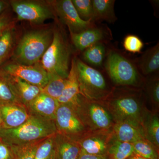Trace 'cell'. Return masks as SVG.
<instances>
[{
    "label": "cell",
    "mask_w": 159,
    "mask_h": 159,
    "mask_svg": "<svg viewBox=\"0 0 159 159\" xmlns=\"http://www.w3.org/2000/svg\"><path fill=\"white\" fill-rule=\"evenodd\" d=\"M77 159H110V158L108 155H97L90 154L86 153L81 150L79 157Z\"/></svg>",
    "instance_id": "cell-36"
},
{
    "label": "cell",
    "mask_w": 159,
    "mask_h": 159,
    "mask_svg": "<svg viewBox=\"0 0 159 159\" xmlns=\"http://www.w3.org/2000/svg\"><path fill=\"white\" fill-rule=\"evenodd\" d=\"M106 50L104 43H99L90 46L83 51V58L89 64L96 67L102 66Z\"/></svg>",
    "instance_id": "cell-23"
},
{
    "label": "cell",
    "mask_w": 159,
    "mask_h": 159,
    "mask_svg": "<svg viewBox=\"0 0 159 159\" xmlns=\"http://www.w3.org/2000/svg\"><path fill=\"white\" fill-rule=\"evenodd\" d=\"M14 23L7 15L3 13L0 15V32L14 27Z\"/></svg>",
    "instance_id": "cell-35"
},
{
    "label": "cell",
    "mask_w": 159,
    "mask_h": 159,
    "mask_svg": "<svg viewBox=\"0 0 159 159\" xmlns=\"http://www.w3.org/2000/svg\"><path fill=\"white\" fill-rule=\"evenodd\" d=\"M53 6L61 22L69 28L70 33H79L95 26L91 20H84L80 17L71 0L54 1Z\"/></svg>",
    "instance_id": "cell-11"
},
{
    "label": "cell",
    "mask_w": 159,
    "mask_h": 159,
    "mask_svg": "<svg viewBox=\"0 0 159 159\" xmlns=\"http://www.w3.org/2000/svg\"><path fill=\"white\" fill-rule=\"evenodd\" d=\"M55 159H77L81 149L77 141L56 133L54 137Z\"/></svg>",
    "instance_id": "cell-19"
},
{
    "label": "cell",
    "mask_w": 159,
    "mask_h": 159,
    "mask_svg": "<svg viewBox=\"0 0 159 159\" xmlns=\"http://www.w3.org/2000/svg\"><path fill=\"white\" fill-rule=\"evenodd\" d=\"M59 104L56 99L41 93L30 102L27 108L32 115L54 121Z\"/></svg>",
    "instance_id": "cell-17"
},
{
    "label": "cell",
    "mask_w": 159,
    "mask_h": 159,
    "mask_svg": "<svg viewBox=\"0 0 159 159\" xmlns=\"http://www.w3.org/2000/svg\"><path fill=\"white\" fill-rule=\"evenodd\" d=\"M8 4L5 1L0 0V15L4 13V11L8 7Z\"/></svg>",
    "instance_id": "cell-37"
},
{
    "label": "cell",
    "mask_w": 159,
    "mask_h": 159,
    "mask_svg": "<svg viewBox=\"0 0 159 159\" xmlns=\"http://www.w3.org/2000/svg\"><path fill=\"white\" fill-rule=\"evenodd\" d=\"M13 28L5 30L0 36V65L11 52L13 43Z\"/></svg>",
    "instance_id": "cell-28"
},
{
    "label": "cell",
    "mask_w": 159,
    "mask_h": 159,
    "mask_svg": "<svg viewBox=\"0 0 159 159\" xmlns=\"http://www.w3.org/2000/svg\"><path fill=\"white\" fill-rule=\"evenodd\" d=\"M112 134L114 139L132 144L145 139L142 125L127 121L115 123Z\"/></svg>",
    "instance_id": "cell-18"
},
{
    "label": "cell",
    "mask_w": 159,
    "mask_h": 159,
    "mask_svg": "<svg viewBox=\"0 0 159 159\" xmlns=\"http://www.w3.org/2000/svg\"><path fill=\"white\" fill-rule=\"evenodd\" d=\"M12 10L18 19L28 21L35 24H41L49 19H54L55 16L48 6L34 1H11Z\"/></svg>",
    "instance_id": "cell-10"
},
{
    "label": "cell",
    "mask_w": 159,
    "mask_h": 159,
    "mask_svg": "<svg viewBox=\"0 0 159 159\" xmlns=\"http://www.w3.org/2000/svg\"><path fill=\"white\" fill-rule=\"evenodd\" d=\"M57 133L77 141L89 130L74 107L59 104L54 120Z\"/></svg>",
    "instance_id": "cell-8"
},
{
    "label": "cell",
    "mask_w": 159,
    "mask_h": 159,
    "mask_svg": "<svg viewBox=\"0 0 159 159\" xmlns=\"http://www.w3.org/2000/svg\"><path fill=\"white\" fill-rule=\"evenodd\" d=\"M0 116L4 128L19 127L29 119L31 116L28 109L18 103H0Z\"/></svg>",
    "instance_id": "cell-14"
},
{
    "label": "cell",
    "mask_w": 159,
    "mask_h": 159,
    "mask_svg": "<svg viewBox=\"0 0 159 159\" xmlns=\"http://www.w3.org/2000/svg\"><path fill=\"white\" fill-rule=\"evenodd\" d=\"M76 61L80 95L90 100H105L111 91L102 74L77 57Z\"/></svg>",
    "instance_id": "cell-6"
},
{
    "label": "cell",
    "mask_w": 159,
    "mask_h": 159,
    "mask_svg": "<svg viewBox=\"0 0 159 159\" xmlns=\"http://www.w3.org/2000/svg\"><path fill=\"white\" fill-rule=\"evenodd\" d=\"M104 66L109 77L116 85L137 86L141 81L137 66L119 51H109Z\"/></svg>",
    "instance_id": "cell-7"
},
{
    "label": "cell",
    "mask_w": 159,
    "mask_h": 159,
    "mask_svg": "<svg viewBox=\"0 0 159 159\" xmlns=\"http://www.w3.org/2000/svg\"><path fill=\"white\" fill-rule=\"evenodd\" d=\"M127 159H146L145 158L142 157L140 156L139 155H137L136 154L134 153L130 156L129 157H128Z\"/></svg>",
    "instance_id": "cell-38"
},
{
    "label": "cell",
    "mask_w": 159,
    "mask_h": 159,
    "mask_svg": "<svg viewBox=\"0 0 159 159\" xmlns=\"http://www.w3.org/2000/svg\"><path fill=\"white\" fill-rule=\"evenodd\" d=\"M43 140L20 146H13L15 155L13 159H34L38 146Z\"/></svg>",
    "instance_id": "cell-29"
},
{
    "label": "cell",
    "mask_w": 159,
    "mask_h": 159,
    "mask_svg": "<svg viewBox=\"0 0 159 159\" xmlns=\"http://www.w3.org/2000/svg\"><path fill=\"white\" fill-rule=\"evenodd\" d=\"M14 155L13 146L6 143L0 137V159H13Z\"/></svg>",
    "instance_id": "cell-34"
},
{
    "label": "cell",
    "mask_w": 159,
    "mask_h": 159,
    "mask_svg": "<svg viewBox=\"0 0 159 159\" xmlns=\"http://www.w3.org/2000/svg\"><path fill=\"white\" fill-rule=\"evenodd\" d=\"M132 144L134 153L146 159H159V150L146 139Z\"/></svg>",
    "instance_id": "cell-26"
},
{
    "label": "cell",
    "mask_w": 159,
    "mask_h": 159,
    "mask_svg": "<svg viewBox=\"0 0 159 159\" xmlns=\"http://www.w3.org/2000/svg\"><path fill=\"white\" fill-rule=\"evenodd\" d=\"M73 107L89 130L112 129L115 122L102 100H90L80 95L77 105Z\"/></svg>",
    "instance_id": "cell-5"
},
{
    "label": "cell",
    "mask_w": 159,
    "mask_h": 159,
    "mask_svg": "<svg viewBox=\"0 0 159 159\" xmlns=\"http://www.w3.org/2000/svg\"><path fill=\"white\" fill-rule=\"evenodd\" d=\"M77 13L84 20L92 21L93 15L92 0H71Z\"/></svg>",
    "instance_id": "cell-31"
},
{
    "label": "cell",
    "mask_w": 159,
    "mask_h": 159,
    "mask_svg": "<svg viewBox=\"0 0 159 159\" xmlns=\"http://www.w3.org/2000/svg\"><path fill=\"white\" fill-rule=\"evenodd\" d=\"M142 125L145 139L159 150V119L157 116L145 114Z\"/></svg>",
    "instance_id": "cell-22"
},
{
    "label": "cell",
    "mask_w": 159,
    "mask_h": 159,
    "mask_svg": "<svg viewBox=\"0 0 159 159\" xmlns=\"http://www.w3.org/2000/svg\"><path fill=\"white\" fill-rule=\"evenodd\" d=\"M53 31L42 29L29 31L20 39L14 51L15 62L33 65L39 62L52 42Z\"/></svg>",
    "instance_id": "cell-3"
},
{
    "label": "cell",
    "mask_w": 159,
    "mask_h": 159,
    "mask_svg": "<svg viewBox=\"0 0 159 159\" xmlns=\"http://www.w3.org/2000/svg\"><path fill=\"white\" fill-rule=\"evenodd\" d=\"M144 43L137 35L129 34L123 40V46L126 51L132 53H139L144 47Z\"/></svg>",
    "instance_id": "cell-32"
},
{
    "label": "cell",
    "mask_w": 159,
    "mask_h": 159,
    "mask_svg": "<svg viewBox=\"0 0 159 159\" xmlns=\"http://www.w3.org/2000/svg\"><path fill=\"white\" fill-rule=\"evenodd\" d=\"M0 74L6 77L19 102L26 107L42 93L41 88L17 77Z\"/></svg>",
    "instance_id": "cell-15"
},
{
    "label": "cell",
    "mask_w": 159,
    "mask_h": 159,
    "mask_svg": "<svg viewBox=\"0 0 159 159\" xmlns=\"http://www.w3.org/2000/svg\"><path fill=\"white\" fill-rule=\"evenodd\" d=\"M70 47L62 31H53L52 42L41 59L40 64L48 74H55L64 79L70 70Z\"/></svg>",
    "instance_id": "cell-4"
},
{
    "label": "cell",
    "mask_w": 159,
    "mask_h": 159,
    "mask_svg": "<svg viewBox=\"0 0 159 159\" xmlns=\"http://www.w3.org/2000/svg\"><path fill=\"white\" fill-rule=\"evenodd\" d=\"M140 93L127 91L115 93L111 91L102 100L115 123L127 121L142 125L144 115Z\"/></svg>",
    "instance_id": "cell-2"
},
{
    "label": "cell",
    "mask_w": 159,
    "mask_h": 159,
    "mask_svg": "<svg viewBox=\"0 0 159 159\" xmlns=\"http://www.w3.org/2000/svg\"><path fill=\"white\" fill-rule=\"evenodd\" d=\"M56 133L54 121L31 114L29 119L19 127L2 129L0 137L9 145L20 146L47 139Z\"/></svg>",
    "instance_id": "cell-1"
},
{
    "label": "cell",
    "mask_w": 159,
    "mask_h": 159,
    "mask_svg": "<svg viewBox=\"0 0 159 159\" xmlns=\"http://www.w3.org/2000/svg\"><path fill=\"white\" fill-rule=\"evenodd\" d=\"M55 134L41 142L35 152L34 159H55Z\"/></svg>",
    "instance_id": "cell-27"
},
{
    "label": "cell",
    "mask_w": 159,
    "mask_h": 159,
    "mask_svg": "<svg viewBox=\"0 0 159 159\" xmlns=\"http://www.w3.org/2000/svg\"><path fill=\"white\" fill-rule=\"evenodd\" d=\"M48 74V80L46 85L42 89V93L57 100L62 95L66 79L55 74Z\"/></svg>",
    "instance_id": "cell-24"
},
{
    "label": "cell",
    "mask_w": 159,
    "mask_h": 159,
    "mask_svg": "<svg viewBox=\"0 0 159 159\" xmlns=\"http://www.w3.org/2000/svg\"><path fill=\"white\" fill-rule=\"evenodd\" d=\"M137 66L145 75H149L159 70V42L144 52L138 60Z\"/></svg>",
    "instance_id": "cell-21"
},
{
    "label": "cell",
    "mask_w": 159,
    "mask_h": 159,
    "mask_svg": "<svg viewBox=\"0 0 159 159\" xmlns=\"http://www.w3.org/2000/svg\"><path fill=\"white\" fill-rule=\"evenodd\" d=\"M3 31H2V32H0V36H1V34H2V32H3Z\"/></svg>",
    "instance_id": "cell-40"
},
{
    "label": "cell",
    "mask_w": 159,
    "mask_h": 159,
    "mask_svg": "<svg viewBox=\"0 0 159 159\" xmlns=\"http://www.w3.org/2000/svg\"><path fill=\"white\" fill-rule=\"evenodd\" d=\"M76 57L72 60L68 76L66 79L62 95L57 99L59 104H67L75 107L78 103L80 94L77 80Z\"/></svg>",
    "instance_id": "cell-16"
},
{
    "label": "cell",
    "mask_w": 159,
    "mask_h": 159,
    "mask_svg": "<svg viewBox=\"0 0 159 159\" xmlns=\"http://www.w3.org/2000/svg\"><path fill=\"white\" fill-rule=\"evenodd\" d=\"M112 130L87 132L77 141L81 150L86 153L97 155H108L112 141Z\"/></svg>",
    "instance_id": "cell-12"
},
{
    "label": "cell",
    "mask_w": 159,
    "mask_h": 159,
    "mask_svg": "<svg viewBox=\"0 0 159 159\" xmlns=\"http://www.w3.org/2000/svg\"><path fill=\"white\" fill-rule=\"evenodd\" d=\"M8 103L21 104L15 96L9 81L0 74V103Z\"/></svg>",
    "instance_id": "cell-30"
},
{
    "label": "cell",
    "mask_w": 159,
    "mask_h": 159,
    "mask_svg": "<svg viewBox=\"0 0 159 159\" xmlns=\"http://www.w3.org/2000/svg\"><path fill=\"white\" fill-rule=\"evenodd\" d=\"M134 153L132 143L121 142L113 138L108 151L110 159H127Z\"/></svg>",
    "instance_id": "cell-25"
},
{
    "label": "cell",
    "mask_w": 159,
    "mask_h": 159,
    "mask_svg": "<svg viewBox=\"0 0 159 159\" xmlns=\"http://www.w3.org/2000/svg\"><path fill=\"white\" fill-rule=\"evenodd\" d=\"M93 15L92 21H105L114 23L117 20L115 14V0H92Z\"/></svg>",
    "instance_id": "cell-20"
},
{
    "label": "cell",
    "mask_w": 159,
    "mask_h": 159,
    "mask_svg": "<svg viewBox=\"0 0 159 159\" xmlns=\"http://www.w3.org/2000/svg\"><path fill=\"white\" fill-rule=\"evenodd\" d=\"M0 73L16 77L43 88L48 83V74L40 63L33 65H25L15 61L0 67Z\"/></svg>",
    "instance_id": "cell-9"
},
{
    "label": "cell",
    "mask_w": 159,
    "mask_h": 159,
    "mask_svg": "<svg viewBox=\"0 0 159 159\" xmlns=\"http://www.w3.org/2000/svg\"><path fill=\"white\" fill-rule=\"evenodd\" d=\"M109 29L104 27L94 26L79 33H70L71 40L78 51H83L99 43H104L111 37Z\"/></svg>",
    "instance_id": "cell-13"
},
{
    "label": "cell",
    "mask_w": 159,
    "mask_h": 159,
    "mask_svg": "<svg viewBox=\"0 0 159 159\" xmlns=\"http://www.w3.org/2000/svg\"><path fill=\"white\" fill-rule=\"evenodd\" d=\"M4 128L3 126V124L2 122V119H1V116H0V130Z\"/></svg>",
    "instance_id": "cell-39"
},
{
    "label": "cell",
    "mask_w": 159,
    "mask_h": 159,
    "mask_svg": "<svg viewBox=\"0 0 159 159\" xmlns=\"http://www.w3.org/2000/svg\"><path fill=\"white\" fill-rule=\"evenodd\" d=\"M147 90L149 97L154 104L159 105V81L157 77L149 80L147 83Z\"/></svg>",
    "instance_id": "cell-33"
}]
</instances>
